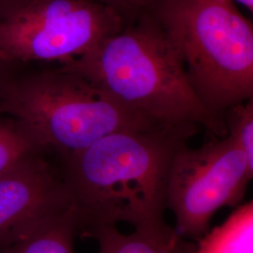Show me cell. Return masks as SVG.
Returning a JSON list of instances; mask_svg holds the SVG:
<instances>
[{
	"instance_id": "obj_7",
	"label": "cell",
	"mask_w": 253,
	"mask_h": 253,
	"mask_svg": "<svg viewBox=\"0 0 253 253\" xmlns=\"http://www.w3.org/2000/svg\"><path fill=\"white\" fill-rule=\"evenodd\" d=\"M39 151L0 174V253L73 205L64 177Z\"/></svg>"
},
{
	"instance_id": "obj_1",
	"label": "cell",
	"mask_w": 253,
	"mask_h": 253,
	"mask_svg": "<svg viewBox=\"0 0 253 253\" xmlns=\"http://www.w3.org/2000/svg\"><path fill=\"white\" fill-rule=\"evenodd\" d=\"M198 127L119 130L63 159L78 231L123 222L161 238L178 236L164 220L169 172Z\"/></svg>"
},
{
	"instance_id": "obj_11",
	"label": "cell",
	"mask_w": 253,
	"mask_h": 253,
	"mask_svg": "<svg viewBox=\"0 0 253 253\" xmlns=\"http://www.w3.org/2000/svg\"><path fill=\"white\" fill-rule=\"evenodd\" d=\"M39 151L41 150L16 120H0V174Z\"/></svg>"
},
{
	"instance_id": "obj_12",
	"label": "cell",
	"mask_w": 253,
	"mask_h": 253,
	"mask_svg": "<svg viewBox=\"0 0 253 253\" xmlns=\"http://www.w3.org/2000/svg\"><path fill=\"white\" fill-rule=\"evenodd\" d=\"M223 118L228 134L235 139L253 166V99L228 109Z\"/></svg>"
},
{
	"instance_id": "obj_5",
	"label": "cell",
	"mask_w": 253,
	"mask_h": 253,
	"mask_svg": "<svg viewBox=\"0 0 253 253\" xmlns=\"http://www.w3.org/2000/svg\"><path fill=\"white\" fill-rule=\"evenodd\" d=\"M125 24L96 0H26L0 17V62L65 63Z\"/></svg>"
},
{
	"instance_id": "obj_3",
	"label": "cell",
	"mask_w": 253,
	"mask_h": 253,
	"mask_svg": "<svg viewBox=\"0 0 253 253\" xmlns=\"http://www.w3.org/2000/svg\"><path fill=\"white\" fill-rule=\"evenodd\" d=\"M150 12L209 111L224 118L228 109L253 99V23L233 0H165Z\"/></svg>"
},
{
	"instance_id": "obj_10",
	"label": "cell",
	"mask_w": 253,
	"mask_h": 253,
	"mask_svg": "<svg viewBox=\"0 0 253 253\" xmlns=\"http://www.w3.org/2000/svg\"><path fill=\"white\" fill-rule=\"evenodd\" d=\"M86 236L98 241L99 253H174L180 239H165L138 230L125 235L113 225L94 228Z\"/></svg>"
},
{
	"instance_id": "obj_15",
	"label": "cell",
	"mask_w": 253,
	"mask_h": 253,
	"mask_svg": "<svg viewBox=\"0 0 253 253\" xmlns=\"http://www.w3.org/2000/svg\"><path fill=\"white\" fill-rule=\"evenodd\" d=\"M233 1L243 5L246 9H249L251 12H253V0H233Z\"/></svg>"
},
{
	"instance_id": "obj_2",
	"label": "cell",
	"mask_w": 253,
	"mask_h": 253,
	"mask_svg": "<svg viewBox=\"0 0 253 253\" xmlns=\"http://www.w3.org/2000/svg\"><path fill=\"white\" fill-rule=\"evenodd\" d=\"M60 68L161 126L195 125L216 137L228 134L224 118L209 111L191 87L175 47L150 11Z\"/></svg>"
},
{
	"instance_id": "obj_13",
	"label": "cell",
	"mask_w": 253,
	"mask_h": 253,
	"mask_svg": "<svg viewBox=\"0 0 253 253\" xmlns=\"http://www.w3.org/2000/svg\"><path fill=\"white\" fill-rule=\"evenodd\" d=\"M117 11L126 22L148 12L165 0H96Z\"/></svg>"
},
{
	"instance_id": "obj_9",
	"label": "cell",
	"mask_w": 253,
	"mask_h": 253,
	"mask_svg": "<svg viewBox=\"0 0 253 253\" xmlns=\"http://www.w3.org/2000/svg\"><path fill=\"white\" fill-rule=\"evenodd\" d=\"M193 253H253V202L235 208L217 226L199 238Z\"/></svg>"
},
{
	"instance_id": "obj_8",
	"label": "cell",
	"mask_w": 253,
	"mask_h": 253,
	"mask_svg": "<svg viewBox=\"0 0 253 253\" xmlns=\"http://www.w3.org/2000/svg\"><path fill=\"white\" fill-rule=\"evenodd\" d=\"M77 232V213L72 206L42 222L3 253H75Z\"/></svg>"
},
{
	"instance_id": "obj_14",
	"label": "cell",
	"mask_w": 253,
	"mask_h": 253,
	"mask_svg": "<svg viewBox=\"0 0 253 253\" xmlns=\"http://www.w3.org/2000/svg\"><path fill=\"white\" fill-rule=\"evenodd\" d=\"M26 0H0V17Z\"/></svg>"
},
{
	"instance_id": "obj_4",
	"label": "cell",
	"mask_w": 253,
	"mask_h": 253,
	"mask_svg": "<svg viewBox=\"0 0 253 253\" xmlns=\"http://www.w3.org/2000/svg\"><path fill=\"white\" fill-rule=\"evenodd\" d=\"M0 112L13 117L41 151L63 159L116 131L164 126L62 68L9 84Z\"/></svg>"
},
{
	"instance_id": "obj_6",
	"label": "cell",
	"mask_w": 253,
	"mask_h": 253,
	"mask_svg": "<svg viewBox=\"0 0 253 253\" xmlns=\"http://www.w3.org/2000/svg\"><path fill=\"white\" fill-rule=\"evenodd\" d=\"M253 177V165L229 134L197 148L180 147L172 159L166 195L179 238L207 234L217 211L241 205Z\"/></svg>"
}]
</instances>
